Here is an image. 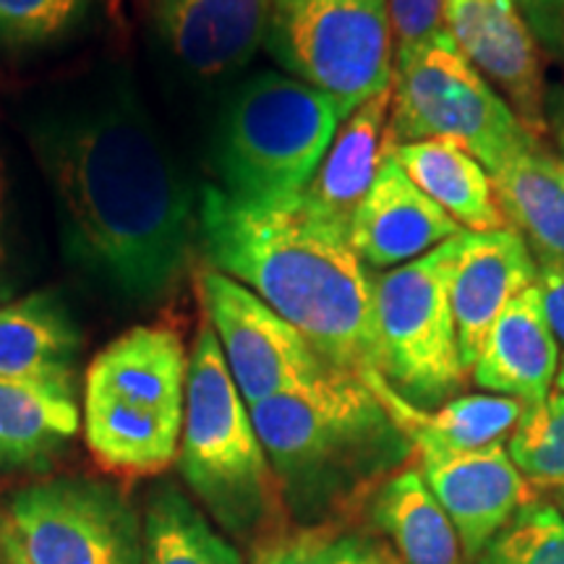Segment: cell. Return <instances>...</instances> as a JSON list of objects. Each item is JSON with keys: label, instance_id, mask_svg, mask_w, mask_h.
<instances>
[{"label": "cell", "instance_id": "1", "mask_svg": "<svg viewBox=\"0 0 564 564\" xmlns=\"http://www.w3.org/2000/svg\"><path fill=\"white\" fill-rule=\"evenodd\" d=\"M70 267L123 301L178 285L199 249V202L123 79L45 105L26 126Z\"/></svg>", "mask_w": 564, "mask_h": 564}, {"label": "cell", "instance_id": "2", "mask_svg": "<svg viewBox=\"0 0 564 564\" xmlns=\"http://www.w3.org/2000/svg\"><path fill=\"white\" fill-rule=\"evenodd\" d=\"M202 257L257 293L335 369L384 384L373 337L371 272L343 230L308 215L295 199L246 207L207 186L199 199Z\"/></svg>", "mask_w": 564, "mask_h": 564}, {"label": "cell", "instance_id": "3", "mask_svg": "<svg viewBox=\"0 0 564 564\" xmlns=\"http://www.w3.org/2000/svg\"><path fill=\"white\" fill-rule=\"evenodd\" d=\"M249 413L280 502L306 523L384 484L413 453L373 387L335 366L301 390L249 405Z\"/></svg>", "mask_w": 564, "mask_h": 564}, {"label": "cell", "instance_id": "4", "mask_svg": "<svg viewBox=\"0 0 564 564\" xmlns=\"http://www.w3.org/2000/svg\"><path fill=\"white\" fill-rule=\"evenodd\" d=\"M345 112L312 84L259 74L223 110L212 162L220 192L246 207H282L303 194Z\"/></svg>", "mask_w": 564, "mask_h": 564}, {"label": "cell", "instance_id": "5", "mask_svg": "<svg viewBox=\"0 0 564 564\" xmlns=\"http://www.w3.org/2000/svg\"><path fill=\"white\" fill-rule=\"evenodd\" d=\"M178 468L212 518L238 539L262 533L278 510L272 465L209 322L188 352Z\"/></svg>", "mask_w": 564, "mask_h": 564}, {"label": "cell", "instance_id": "6", "mask_svg": "<svg viewBox=\"0 0 564 564\" xmlns=\"http://www.w3.org/2000/svg\"><path fill=\"white\" fill-rule=\"evenodd\" d=\"M463 236L411 264L371 274L379 373L400 400L419 411H436L453 400L468 373L449 303Z\"/></svg>", "mask_w": 564, "mask_h": 564}, {"label": "cell", "instance_id": "7", "mask_svg": "<svg viewBox=\"0 0 564 564\" xmlns=\"http://www.w3.org/2000/svg\"><path fill=\"white\" fill-rule=\"evenodd\" d=\"M387 139L390 150L426 139L455 141L491 173L533 137L444 30L394 55Z\"/></svg>", "mask_w": 564, "mask_h": 564}, {"label": "cell", "instance_id": "8", "mask_svg": "<svg viewBox=\"0 0 564 564\" xmlns=\"http://www.w3.org/2000/svg\"><path fill=\"white\" fill-rule=\"evenodd\" d=\"M264 47L295 79L322 89L345 118L392 84L387 0H272Z\"/></svg>", "mask_w": 564, "mask_h": 564}, {"label": "cell", "instance_id": "9", "mask_svg": "<svg viewBox=\"0 0 564 564\" xmlns=\"http://www.w3.org/2000/svg\"><path fill=\"white\" fill-rule=\"evenodd\" d=\"M3 564H144V528L116 486L61 476L0 505Z\"/></svg>", "mask_w": 564, "mask_h": 564}, {"label": "cell", "instance_id": "10", "mask_svg": "<svg viewBox=\"0 0 564 564\" xmlns=\"http://www.w3.org/2000/svg\"><path fill=\"white\" fill-rule=\"evenodd\" d=\"M196 291L246 405L301 390L329 369L293 324L238 280L204 267Z\"/></svg>", "mask_w": 564, "mask_h": 564}, {"label": "cell", "instance_id": "11", "mask_svg": "<svg viewBox=\"0 0 564 564\" xmlns=\"http://www.w3.org/2000/svg\"><path fill=\"white\" fill-rule=\"evenodd\" d=\"M444 26L460 53L499 91L528 137L544 144L546 79L541 45L514 0H444Z\"/></svg>", "mask_w": 564, "mask_h": 564}, {"label": "cell", "instance_id": "12", "mask_svg": "<svg viewBox=\"0 0 564 564\" xmlns=\"http://www.w3.org/2000/svg\"><path fill=\"white\" fill-rule=\"evenodd\" d=\"M421 476L470 560H478L514 512L531 502L525 478L514 468L505 442L474 453L426 457L421 460Z\"/></svg>", "mask_w": 564, "mask_h": 564}, {"label": "cell", "instance_id": "13", "mask_svg": "<svg viewBox=\"0 0 564 564\" xmlns=\"http://www.w3.org/2000/svg\"><path fill=\"white\" fill-rule=\"evenodd\" d=\"M460 232V225L387 158L352 215L348 241L366 270L387 272L426 257Z\"/></svg>", "mask_w": 564, "mask_h": 564}, {"label": "cell", "instance_id": "14", "mask_svg": "<svg viewBox=\"0 0 564 564\" xmlns=\"http://www.w3.org/2000/svg\"><path fill=\"white\" fill-rule=\"evenodd\" d=\"M531 285H535V257L520 232L512 228L465 230L449 280L457 348L465 369H474L502 308Z\"/></svg>", "mask_w": 564, "mask_h": 564}, {"label": "cell", "instance_id": "15", "mask_svg": "<svg viewBox=\"0 0 564 564\" xmlns=\"http://www.w3.org/2000/svg\"><path fill=\"white\" fill-rule=\"evenodd\" d=\"M272 0H152L158 34L196 76L243 68L264 45Z\"/></svg>", "mask_w": 564, "mask_h": 564}, {"label": "cell", "instance_id": "16", "mask_svg": "<svg viewBox=\"0 0 564 564\" xmlns=\"http://www.w3.org/2000/svg\"><path fill=\"white\" fill-rule=\"evenodd\" d=\"M188 352L171 327H133L91 358L84 394L108 398L137 413L183 419Z\"/></svg>", "mask_w": 564, "mask_h": 564}, {"label": "cell", "instance_id": "17", "mask_svg": "<svg viewBox=\"0 0 564 564\" xmlns=\"http://www.w3.org/2000/svg\"><path fill=\"white\" fill-rule=\"evenodd\" d=\"M390 110L392 84L345 118L314 178L299 196L308 215L329 228L343 230L345 236L358 204L364 202L390 152Z\"/></svg>", "mask_w": 564, "mask_h": 564}, {"label": "cell", "instance_id": "18", "mask_svg": "<svg viewBox=\"0 0 564 564\" xmlns=\"http://www.w3.org/2000/svg\"><path fill=\"white\" fill-rule=\"evenodd\" d=\"M560 343L549 327L539 288L531 285L491 324L470 377L481 390L535 405L552 394Z\"/></svg>", "mask_w": 564, "mask_h": 564}, {"label": "cell", "instance_id": "19", "mask_svg": "<svg viewBox=\"0 0 564 564\" xmlns=\"http://www.w3.org/2000/svg\"><path fill=\"white\" fill-rule=\"evenodd\" d=\"M79 352V324L53 293L0 303V379L70 387Z\"/></svg>", "mask_w": 564, "mask_h": 564}, {"label": "cell", "instance_id": "20", "mask_svg": "<svg viewBox=\"0 0 564 564\" xmlns=\"http://www.w3.org/2000/svg\"><path fill=\"white\" fill-rule=\"evenodd\" d=\"M507 225L533 257L564 259V160L528 139L489 173Z\"/></svg>", "mask_w": 564, "mask_h": 564}, {"label": "cell", "instance_id": "21", "mask_svg": "<svg viewBox=\"0 0 564 564\" xmlns=\"http://www.w3.org/2000/svg\"><path fill=\"white\" fill-rule=\"evenodd\" d=\"M373 392L382 398L387 411L411 440L413 453H419L421 460L474 453V449L505 442V436L512 434L525 411V403L502 398V394H463V398L457 394L436 411H419L400 400L387 384L373 387Z\"/></svg>", "mask_w": 564, "mask_h": 564}, {"label": "cell", "instance_id": "22", "mask_svg": "<svg viewBox=\"0 0 564 564\" xmlns=\"http://www.w3.org/2000/svg\"><path fill=\"white\" fill-rule=\"evenodd\" d=\"M429 199L440 204L463 230L489 232L510 228L499 209L491 175L468 150L447 139L411 141L390 154Z\"/></svg>", "mask_w": 564, "mask_h": 564}, {"label": "cell", "instance_id": "23", "mask_svg": "<svg viewBox=\"0 0 564 564\" xmlns=\"http://www.w3.org/2000/svg\"><path fill=\"white\" fill-rule=\"evenodd\" d=\"M84 440L102 468L123 476H154L178 460L183 419L137 413L108 398L84 394Z\"/></svg>", "mask_w": 564, "mask_h": 564}, {"label": "cell", "instance_id": "24", "mask_svg": "<svg viewBox=\"0 0 564 564\" xmlns=\"http://www.w3.org/2000/svg\"><path fill=\"white\" fill-rule=\"evenodd\" d=\"M371 520L403 564H463L455 525L419 468L398 470L379 484L371 497Z\"/></svg>", "mask_w": 564, "mask_h": 564}, {"label": "cell", "instance_id": "25", "mask_svg": "<svg viewBox=\"0 0 564 564\" xmlns=\"http://www.w3.org/2000/svg\"><path fill=\"white\" fill-rule=\"evenodd\" d=\"M79 432L74 387L0 379V465L26 468Z\"/></svg>", "mask_w": 564, "mask_h": 564}, {"label": "cell", "instance_id": "26", "mask_svg": "<svg viewBox=\"0 0 564 564\" xmlns=\"http://www.w3.org/2000/svg\"><path fill=\"white\" fill-rule=\"evenodd\" d=\"M141 528L144 564H243L241 552L173 484L150 494Z\"/></svg>", "mask_w": 564, "mask_h": 564}, {"label": "cell", "instance_id": "27", "mask_svg": "<svg viewBox=\"0 0 564 564\" xmlns=\"http://www.w3.org/2000/svg\"><path fill=\"white\" fill-rule=\"evenodd\" d=\"M251 564H403L390 546L364 531L303 525L253 549Z\"/></svg>", "mask_w": 564, "mask_h": 564}, {"label": "cell", "instance_id": "28", "mask_svg": "<svg viewBox=\"0 0 564 564\" xmlns=\"http://www.w3.org/2000/svg\"><path fill=\"white\" fill-rule=\"evenodd\" d=\"M514 468L535 486H564V394L525 405L507 442Z\"/></svg>", "mask_w": 564, "mask_h": 564}, {"label": "cell", "instance_id": "29", "mask_svg": "<svg viewBox=\"0 0 564 564\" xmlns=\"http://www.w3.org/2000/svg\"><path fill=\"white\" fill-rule=\"evenodd\" d=\"M476 564H564V512L528 502L489 541Z\"/></svg>", "mask_w": 564, "mask_h": 564}, {"label": "cell", "instance_id": "30", "mask_svg": "<svg viewBox=\"0 0 564 564\" xmlns=\"http://www.w3.org/2000/svg\"><path fill=\"white\" fill-rule=\"evenodd\" d=\"M95 0H0V53H26L68 37Z\"/></svg>", "mask_w": 564, "mask_h": 564}, {"label": "cell", "instance_id": "31", "mask_svg": "<svg viewBox=\"0 0 564 564\" xmlns=\"http://www.w3.org/2000/svg\"><path fill=\"white\" fill-rule=\"evenodd\" d=\"M387 3H390L394 55L413 51L447 30L444 0H387Z\"/></svg>", "mask_w": 564, "mask_h": 564}, {"label": "cell", "instance_id": "32", "mask_svg": "<svg viewBox=\"0 0 564 564\" xmlns=\"http://www.w3.org/2000/svg\"><path fill=\"white\" fill-rule=\"evenodd\" d=\"M541 47L564 58V0H514Z\"/></svg>", "mask_w": 564, "mask_h": 564}, {"label": "cell", "instance_id": "33", "mask_svg": "<svg viewBox=\"0 0 564 564\" xmlns=\"http://www.w3.org/2000/svg\"><path fill=\"white\" fill-rule=\"evenodd\" d=\"M535 288L556 343L564 345V259L535 257Z\"/></svg>", "mask_w": 564, "mask_h": 564}, {"label": "cell", "instance_id": "34", "mask_svg": "<svg viewBox=\"0 0 564 564\" xmlns=\"http://www.w3.org/2000/svg\"><path fill=\"white\" fill-rule=\"evenodd\" d=\"M13 293V264L9 249V188H6V173L0 165V303L11 299Z\"/></svg>", "mask_w": 564, "mask_h": 564}, {"label": "cell", "instance_id": "35", "mask_svg": "<svg viewBox=\"0 0 564 564\" xmlns=\"http://www.w3.org/2000/svg\"><path fill=\"white\" fill-rule=\"evenodd\" d=\"M546 126L549 137L556 144V154L564 160V89L560 84H554L546 91Z\"/></svg>", "mask_w": 564, "mask_h": 564}, {"label": "cell", "instance_id": "36", "mask_svg": "<svg viewBox=\"0 0 564 564\" xmlns=\"http://www.w3.org/2000/svg\"><path fill=\"white\" fill-rule=\"evenodd\" d=\"M554 387H556V392H562V394H564V358L560 361V369H556Z\"/></svg>", "mask_w": 564, "mask_h": 564}, {"label": "cell", "instance_id": "37", "mask_svg": "<svg viewBox=\"0 0 564 564\" xmlns=\"http://www.w3.org/2000/svg\"><path fill=\"white\" fill-rule=\"evenodd\" d=\"M552 497H554V507L564 510V486H556V489H552Z\"/></svg>", "mask_w": 564, "mask_h": 564}, {"label": "cell", "instance_id": "38", "mask_svg": "<svg viewBox=\"0 0 564 564\" xmlns=\"http://www.w3.org/2000/svg\"><path fill=\"white\" fill-rule=\"evenodd\" d=\"M0 564H3V556H0Z\"/></svg>", "mask_w": 564, "mask_h": 564}]
</instances>
